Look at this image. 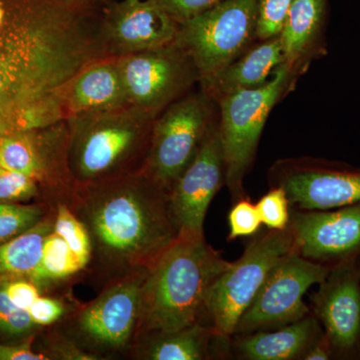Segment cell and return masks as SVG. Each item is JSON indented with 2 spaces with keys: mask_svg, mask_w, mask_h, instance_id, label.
I'll return each mask as SVG.
<instances>
[{
  "mask_svg": "<svg viewBox=\"0 0 360 360\" xmlns=\"http://www.w3.org/2000/svg\"><path fill=\"white\" fill-rule=\"evenodd\" d=\"M73 72L70 37L42 0H6L0 25V135L60 120Z\"/></svg>",
  "mask_w": 360,
  "mask_h": 360,
  "instance_id": "obj_1",
  "label": "cell"
},
{
  "mask_svg": "<svg viewBox=\"0 0 360 360\" xmlns=\"http://www.w3.org/2000/svg\"><path fill=\"white\" fill-rule=\"evenodd\" d=\"M68 206L89 231L87 269L110 281L148 269L179 234L167 191L142 172L77 184Z\"/></svg>",
  "mask_w": 360,
  "mask_h": 360,
  "instance_id": "obj_2",
  "label": "cell"
},
{
  "mask_svg": "<svg viewBox=\"0 0 360 360\" xmlns=\"http://www.w3.org/2000/svg\"><path fill=\"white\" fill-rule=\"evenodd\" d=\"M231 264L203 233L177 234L148 269L135 343L203 322L213 284Z\"/></svg>",
  "mask_w": 360,
  "mask_h": 360,
  "instance_id": "obj_3",
  "label": "cell"
},
{
  "mask_svg": "<svg viewBox=\"0 0 360 360\" xmlns=\"http://www.w3.org/2000/svg\"><path fill=\"white\" fill-rule=\"evenodd\" d=\"M155 118L134 105L68 118V162L77 184L141 172Z\"/></svg>",
  "mask_w": 360,
  "mask_h": 360,
  "instance_id": "obj_4",
  "label": "cell"
},
{
  "mask_svg": "<svg viewBox=\"0 0 360 360\" xmlns=\"http://www.w3.org/2000/svg\"><path fill=\"white\" fill-rule=\"evenodd\" d=\"M298 70L284 63L266 84L229 94L217 103L225 184L234 201L245 198L243 180L255 160L258 142L270 111L295 82Z\"/></svg>",
  "mask_w": 360,
  "mask_h": 360,
  "instance_id": "obj_5",
  "label": "cell"
},
{
  "mask_svg": "<svg viewBox=\"0 0 360 360\" xmlns=\"http://www.w3.org/2000/svg\"><path fill=\"white\" fill-rule=\"evenodd\" d=\"M148 269L111 279L94 302L70 316L65 335L86 352L98 355L134 349Z\"/></svg>",
  "mask_w": 360,
  "mask_h": 360,
  "instance_id": "obj_6",
  "label": "cell"
},
{
  "mask_svg": "<svg viewBox=\"0 0 360 360\" xmlns=\"http://www.w3.org/2000/svg\"><path fill=\"white\" fill-rule=\"evenodd\" d=\"M295 251L290 226L283 231L265 232L248 245L243 257L231 262L213 284L205 316L219 336L236 335L241 316L264 285L272 269L285 255Z\"/></svg>",
  "mask_w": 360,
  "mask_h": 360,
  "instance_id": "obj_7",
  "label": "cell"
},
{
  "mask_svg": "<svg viewBox=\"0 0 360 360\" xmlns=\"http://www.w3.org/2000/svg\"><path fill=\"white\" fill-rule=\"evenodd\" d=\"M215 104L200 89L188 92L155 118L150 146L141 172L167 193L195 158L217 120Z\"/></svg>",
  "mask_w": 360,
  "mask_h": 360,
  "instance_id": "obj_8",
  "label": "cell"
},
{
  "mask_svg": "<svg viewBox=\"0 0 360 360\" xmlns=\"http://www.w3.org/2000/svg\"><path fill=\"white\" fill-rule=\"evenodd\" d=\"M257 0H224L180 23L175 41L193 58L200 84L217 77L257 39Z\"/></svg>",
  "mask_w": 360,
  "mask_h": 360,
  "instance_id": "obj_9",
  "label": "cell"
},
{
  "mask_svg": "<svg viewBox=\"0 0 360 360\" xmlns=\"http://www.w3.org/2000/svg\"><path fill=\"white\" fill-rule=\"evenodd\" d=\"M68 120L49 127L0 135V167L30 177L41 201L70 205L77 191L68 162Z\"/></svg>",
  "mask_w": 360,
  "mask_h": 360,
  "instance_id": "obj_10",
  "label": "cell"
},
{
  "mask_svg": "<svg viewBox=\"0 0 360 360\" xmlns=\"http://www.w3.org/2000/svg\"><path fill=\"white\" fill-rule=\"evenodd\" d=\"M117 63L130 105L155 117L200 79L193 58L175 40L117 58Z\"/></svg>",
  "mask_w": 360,
  "mask_h": 360,
  "instance_id": "obj_11",
  "label": "cell"
},
{
  "mask_svg": "<svg viewBox=\"0 0 360 360\" xmlns=\"http://www.w3.org/2000/svg\"><path fill=\"white\" fill-rule=\"evenodd\" d=\"M330 269L291 251L270 271L241 316L236 333L269 330L307 316L310 311L304 302L305 293L314 284H321Z\"/></svg>",
  "mask_w": 360,
  "mask_h": 360,
  "instance_id": "obj_12",
  "label": "cell"
},
{
  "mask_svg": "<svg viewBox=\"0 0 360 360\" xmlns=\"http://www.w3.org/2000/svg\"><path fill=\"white\" fill-rule=\"evenodd\" d=\"M274 186L283 187L290 205L326 210L360 203V167L321 158H298L274 163Z\"/></svg>",
  "mask_w": 360,
  "mask_h": 360,
  "instance_id": "obj_13",
  "label": "cell"
},
{
  "mask_svg": "<svg viewBox=\"0 0 360 360\" xmlns=\"http://www.w3.org/2000/svg\"><path fill=\"white\" fill-rule=\"evenodd\" d=\"M225 184L219 117L191 165L168 193V205L179 233H203L208 207Z\"/></svg>",
  "mask_w": 360,
  "mask_h": 360,
  "instance_id": "obj_14",
  "label": "cell"
},
{
  "mask_svg": "<svg viewBox=\"0 0 360 360\" xmlns=\"http://www.w3.org/2000/svg\"><path fill=\"white\" fill-rule=\"evenodd\" d=\"M295 251L333 269L360 255V203L326 210L291 212Z\"/></svg>",
  "mask_w": 360,
  "mask_h": 360,
  "instance_id": "obj_15",
  "label": "cell"
},
{
  "mask_svg": "<svg viewBox=\"0 0 360 360\" xmlns=\"http://www.w3.org/2000/svg\"><path fill=\"white\" fill-rule=\"evenodd\" d=\"M179 25L150 0H123L103 9L101 41L108 58H122L174 41Z\"/></svg>",
  "mask_w": 360,
  "mask_h": 360,
  "instance_id": "obj_16",
  "label": "cell"
},
{
  "mask_svg": "<svg viewBox=\"0 0 360 360\" xmlns=\"http://www.w3.org/2000/svg\"><path fill=\"white\" fill-rule=\"evenodd\" d=\"M312 303L333 354L354 356L360 350V272L355 262L333 266Z\"/></svg>",
  "mask_w": 360,
  "mask_h": 360,
  "instance_id": "obj_17",
  "label": "cell"
},
{
  "mask_svg": "<svg viewBox=\"0 0 360 360\" xmlns=\"http://www.w3.org/2000/svg\"><path fill=\"white\" fill-rule=\"evenodd\" d=\"M129 105L117 58L101 59L85 68L71 82L66 94L68 118Z\"/></svg>",
  "mask_w": 360,
  "mask_h": 360,
  "instance_id": "obj_18",
  "label": "cell"
},
{
  "mask_svg": "<svg viewBox=\"0 0 360 360\" xmlns=\"http://www.w3.org/2000/svg\"><path fill=\"white\" fill-rule=\"evenodd\" d=\"M284 63L283 47L277 35L248 49L217 77L200 84V89L217 103L229 94L266 84Z\"/></svg>",
  "mask_w": 360,
  "mask_h": 360,
  "instance_id": "obj_19",
  "label": "cell"
},
{
  "mask_svg": "<svg viewBox=\"0 0 360 360\" xmlns=\"http://www.w3.org/2000/svg\"><path fill=\"white\" fill-rule=\"evenodd\" d=\"M322 335L319 319L307 315L274 330L241 335L233 348L241 359L291 360L300 359Z\"/></svg>",
  "mask_w": 360,
  "mask_h": 360,
  "instance_id": "obj_20",
  "label": "cell"
},
{
  "mask_svg": "<svg viewBox=\"0 0 360 360\" xmlns=\"http://www.w3.org/2000/svg\"><path fill=\"white\" fill-rule=\"evenodd\" d=\"M229 338H221L203 322L141 338L134 347L141 359L203 360L210 359L215 345H226Z\"/></svg>",
  "mask_w": 360,
  "mask_h": 360,
  "instance_id": "obj_21",
  "label": "cell"
},
{
  "mask_svg": "<svg viewBox=\"0 0 360 360\" xmlns=\"http://www.w3.org/2000/svg\"><path fill=\"white\" fill-rule=\"evenodd\" d=\"M326 0H295L279 33L285 63L300 68L322 49Z\"/></svg>",
  "mask_w": 360,
  "mask_h": 360,
  "instance_id": "obj_22",
  "label": "cell"
},
{
  "mask_svg": "<svg viewBox=\"0 0 360 360\" xmlns=\"http://www.w3.org/2000/svg\"><path fill=\"white\" fill-rule=\"evenodd\" d=\"M53 212L32 229L0 245V283L32 279L41 259L46 236L54 229Z\"/></svg>",
  "mask_w": 360,
  "mask_h": 360,
  "instance_id": "obj_23",
  "label": "cell"
},
{
  "mask_svg": "<svg viewBox=\"0 0 360 360\" xmlns=\"http://www.w3.org/2000/svg\"><path fill=\"white\" fill-rule=\"evenodd\" d=\"M82 270H85V267L79 258L53 229L45 238L40 264L30 281L42 291L44 288L77 276Z\"/></svg>",
  "mask_w": 360,
  "mask_h": 360,
  "instance_id": "obj_24",
  "label": "cell"
},
{
  "mask_svg": "<svg viewBox=\"0 0 360 360\" xmlns=\"http://www.w3.org/2000/svg\"><path fill=\"white\" fill-rule=\"evenodd\" d=\"M54 208L56 206L44 201L30 205L25 202L0 205V245L32 229L49 217Z\"/></svg>",
  "mask_w": 360,
  "mask_h": 360,
  "instance_id": "obj_25",
  "label": "cell"
},
{
  "mask_svg": "<svg viewBox=\"0 0 360 360\" xmlns=\"http://www.w3.org/2000/svg\"><path fill=\"white\" fill-rule=\"evenodd\" d=\"M54 231L65 239L73 252L79 258L85 269H87L92 255L89 231L66 203H58L56 205Z\"/></svg>",
  "mask_w": 360,
  "mask_h": 360,
  "instance_id": "obj_26",
  "label": "cell"
},
{
  "mask_svg": "<svg viewBox=\"0 0 360 360\" xmlns=\"http://www.w3.org/2000/svg\"><path fill=\"white\" fill-rule=\"evenodd\" d=\"M39 328L27 310L20 309L9 300L0 283V335L11 340H25L34 335Z\"/></svg>",
  "mask_w": 360,
  "mask_h": 360,
  "instance_id": "obj_27",
  "label": "cell"
},
{
  "mask_svg": "<svg viewBox=\"0 0 360 360\" xmlns=\"http://www.w3.org/2000/svg\"><path fill=\"white\" fill-rule=\"evenodd\" d=\"M255 205L262 224L270 231H283L290 226L291 205L283 187H272Z\"/></svg>",
  "mask_w": 360,
  "mask_h": 360,
  "instance_id": "obj_28",
  "label": "cell"
},
{
  "mask_svg": "<svg viewBox=\"0 0 360 360\" xmlns=\"http://www.w3.org/2000/svg\"><path fill=\"white\" fill-rule=\"evenodd\" d=\"M41 201L37 182L20 172L0 167V205Z\"/></svg>",
  "mask_w": 360,
  "mask_h": 360,
  "instance_id": "obj_29",
  "label": "cell"
},
{
  "mask_svg": "<svg viewBox=\"0 0 360 360\" xmlns=\"http://www.w3.org/2000/svg\"><path fill=\"white\" fill-rule=\"evenodd\" d=\"M295 0H257V39L266 40L277 37Z\"/></svg>",
  "mask_w": 360,
  "mask_h": 360,
  "instance_id": "obj_30",
  "label": "cell"
},
{
  "mask_svg": "<svg viewBox=\"0 0 360 360\" xmlns=\"http://www.w3.org/2000/svg\"><path fill=\"white\" fill-rule=\"evenodd\" d=\"M262 222L258 214L257 205L250 198L236 200L229 214V240L250 238L259 231Z\"/></svg>",
  "mask_w": 360,
  "mask_h": 360,
  "instance_id": "obj_31",
  "label": "cell"
},
{
  "mask_svg": "<svg viewBox=\"0 0 360 360\" xmlns=\"http://www.w3.org/2000/svg\"><path fill=\"white\" fill-rule=\"evenodd\" d=\"M44 354L51 359L61 360H99L98 355L86 352L65 333H53L46 336L44 340Z\"/></svg>",
  "mask_w": 360,
  "mask_h": 360,
  "instance_id": "obj_32",
  "label": "cell"
},
{
  "mask_svg": "<svg viewBox=\"0 0 360 360\" xmlns=\"http://www.w3.org/2000/svg\"><path fill=\"white\" fill-rule=\"evenodd\" d=\"M179 25L205 13L224 0H150Z\"/></svg>",
  "mask_w": 360,
  "mask_h": 360,
  "instance_id": "obj_33",
  "label": "cell"
},
{
  "mask_svg": "<svg viewBox=\"0 0 360 360\" xmlns=\"http://www.w3.org/2000/svg\"><path fill=\"white\" fill-rule=\"evenodd\" d=\"M27 311L30 319L39 328H47L63 319L66 307L65 302L58 298L40 295Z\"/></svg>",
  "mask_w": 360,
  "mask_h": 360,
  "instance_id": "obj_34",
  "label": "cell"
},
{
  "mask_svg": "<svg viewBox=\"0 0 360 360\" xmlns=\"http://www.w3.org/2000/svg\"><path fill=\"white\" fill-rule=\"evenodd\" d=\"M0 283L2 284V288L9 300L20 309L27 310L34 300L41 295L39 286L30 279L15 278Z\"/></svg>",
  "mask_w": 360,
  "mask_h": 360,
  "instance_id": "obj_35",
  "label": "cell"
},
{
  "mask_svg": "<svg viewBox=\"0 0 360 360\" xmlns=\"http://www.w3.org/2000/svg\"><path fill=\"white\" fill-rule=\"evenodd\" d=\"M34 335L16 343H0V360H49L33 348Z\"/></svg>",
  "mask_w": 360,
  "mask_h": 360,
  "instance_id": "obj_36",
  "label": "cell"
},
{
  "mask_svg": "<svg viewBox=\"0 0 360 360\" xmlns=\"http://www.w3.org/2000/svg\"><path fill=\"white\" fill-rule=\"evenodd\" d=\"M333 347L324 333L309 348L302 359L305 360H328L333 356Z\"/></svg>",
  "mask_w": 360,
  "mask_h": 360,
  "instance_id": "obj_37",
  "label": "cell"
},
{
  "mask_svg": "<svg viewBox=\"0 0 360 360\" xmlns=\"http://www.w3.org/2000/svg\"><path fill=\"white\" fill-rule=\"evenodd\" d=\"M85 1L91 2V4H97V6H108L112 4L113 0H85Z\"/></svg>",
  "mask_w": 360,
  "mask_h": 360,
  "instance_id": "obj_38",
  "label": "cell"
},
{
  "mask_svg": "<svg viewBox=\"0 0 360 360\" xmlns=\"http://www.w3.org/2000/svg\"><path fill=\"white\" fill-rule=\"evenodd\" d=\"M359 272H360V269H359Z\"/></svg>",
  "mask_w": 360,
  "mask_h": 360,
  "instance_id": "obj_39",
  "label": "cell"
}]
</instances>
